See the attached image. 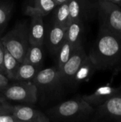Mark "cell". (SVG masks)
<instances>
[{"label": "cell", "instance_id": "cell-1", "mask_svg": "<svg viewBox=\"0 0 121 122\" xmlns=\"http://www.w3.org/2000/svg\"><path fill=\"white\" fill-rule=\"evenodd\" d=\"M98 70L113 69L121 63V38L99 27L96 40L88 54Z\"/></svg>", "mask_w": 121, "mask_h": 122}, {"label": "cell", "instance_id": "cell-2", "mask_svg": "<svg viewBox=\"0 0 121 122\" xmlns=\"http://www.w3.org/2000/svg\"><path fill=\"white\" fill-rule=\"evenodd\" d=\"M31 81L36 87L38 101L44 105L58 100L64 94V83L57 66L41 69Z\"/></svg>", "mask_w": 121, "mask_h": 122}, {"label": "cell", "instance_id": "cell-3", "mask_svg": "<svg viewBox=\"0 0 121 122\" xmlns=\"http://www.w3.org/2000/svg\"><path fill=\"white\" fill-rule=\"evenodd\" d=\"M95 108L82 97L72 99L51 107L46 112L50 122H86L91 121Z\"/></svg>", "mask_w": 121, "mask_h": 122}, {"label": "cell", "instance_id": "cell-4", "mask_svg": "<svg viewBox=\"0 0 121 122\" xmlns=\"http://www.w3.org/2000/svg\"><path fill=\"white\" fill-rule=\"evenodd\" d=\"M4 47L20 63L24 61L27 49L30 44L29 40V25L26 21L17 23L12 29L1 39Z\"/></svg>", "mask_w": 121, "mask_h": 122}, {"label": "cell", "instance_id": "cell-5", "mask_svg": "<svg viewBox=\"0 0 121 122\" xmlns=\"http://www.w3.org/2000/svg\"><path fill=\"white\" fill-rule=\"evenodd\" d=\"M100 26L121 38V6L111 1H98Z\"/></svg>", "mask_w": 121, "mask_h": 122}, {"label": "cell", "instance_id": "cell-6", "mask_svg": "<svg viewBox=\"0 0 121 122\" xmlns=\"http://www.w3.org/2000/svg\"><path fill=\"white\" fill-rule=\"evenodd\" d=\"M1 92L5 99L10 101L29 104H34L38 102L37 89L31 81H16V83L9 84Z\"/></svg>", "mask_w": 121, "mask_h": 122}, {"label": "cell", "instance_id": "cell-7", "mask_svg": "<svg viewBox=\"0 0 121 122\" xmlns=\"http://www.w3.org/2000/svg\"><path fill=\"white\" fill-rule=\"evenodd\" d=\"M91 121L121 122V93L96 108Z\"/></svg>", "mask_w": 121, "mask_h": 122}, {"label": "cell", "instance_id": "cell-8", "mask_svg": "<svg viewBox=\"0 0 121 122\" xmlns=\"http://www.w3.org/2000/svg\"><path fill=\"white\" fill-rule=\"evenodd\" d=\"M68 7L71 21L85 22L93 19L98 14L97 0H69Z\"/></svg>", "mask_w": 121, "mask_h": 122}, {"label": "cell", "instance_id": "cell-9", "mask_svg": "<svg viewBox=\"0 0 121 122\" xmlns=\"http://www.w3.org/2000/svg\"><path fill=\"white\" fill-rule=\"evenodd\" d=\"M87 56L88 54L86 53L83 44L75 47L68 60L58 69L64 84L72 86L76 71Z\"/></svg>", "mask_w": 121, "mask_h": 122}, {"label": "cell", "instance_id": "cell-10", "mask_svg": "<svg viewBox=\"0 0 121 122\" xmlns=\"http://www.w3.org/2000/svg\"><path fill=\"white\" fill-rule=\"evenodd\" d=\"M66 28L52 22L48 31L46 32L45 42L49 52L53 56H56L58 49L66 39Z\"/></svg>", "mask_w": 121, "mask_h": 122}, {"label": "cell", "instance_id": "cell-11", "mask_svg": "<svg viewBox=\"0 0 121 122\" xmlns=\"http://www.w3.org/2000/svg\"><path fill=\"white\" fill-rule=\"evenodd\" d=\"M121 93L120 87L103 86L98 88L93 93L88 95H83L82 98L93 108H97L111 98Z\"/></svg>", "mask_w": 121, "mask_h": 122}, {"label": "cell", "instance_id": "cell-12", "mask_svg": "<svg viewBox=\"0 0 121 122\" xmlns=\"http://www.w3.org/2000/svg\"><path fill=\"white\" fill-rule=\"evenodd\" d=\"M13 114L19 122H50L46 114L29 106H14Z\"/></svg>", "mask_w": 121, "mask_h": 122}, {"label": "cell", "instance_id": "cell-13", "mask_svg": "<svg viewBox=\"0 0 121 122\" xmlns=\"http://www.w3.org/2000/svg\"><path fill=\"white\" fill-rule=\"evenodd\" d=\"M29 25V40L31 44L44 45L46 36V27L42 16L33 15Z\"/></svg>", "mask_w": 121, "mask_h": 122}, {"label": "cell", "instance_id": "cell-14", "mask_svg": "<svg viewBox=\"0 0 121 122\" xmlns=\"http://www.w3.org/2000/svg\"><path fill=\"white\" fill-rule=\"evenodd\" d=\"M32 2L33 5H29L25 9V14L30 16L33 15L45 16L57 6L55 0H32Z\"/></svg>", "mask_w": 121, "mask_h": 122}, {"label": "cell", "instance_id": "cell-15", "mask_svg": "<svg viewBox=\"0 0 121 122\" xmlns=\"http://www.w3.org/2000/svg\"><path fill=\"white\" fill-rule=\"evenodd\" d=\"M96 71L97 69L95 64L88 54V56L86 58L84 61L82 63V64L76 71L73 78L72 86H78L83 82L88 81Z\"/></svg>", "mask_w": 121, "mask_h": 122}, {"label": "cell", "instance_id": "cell-16", "mask_svg": "<svg viewBox=\"0 0 121 122\" xmlns=\"http://www.w3.org/2000/svg\"><path fill=\"white\" fill-rule=\"evenodd\" d=\"M84 33V22L72 21L66 30V39L74 47L82 44V38Z\"/></svg>", "mask_w": 121, "mask_h": 122}, {"label": "cell", "instance_id": "cell-17", "mask_svg": "<svg viewBox=\"0 0 121 122\" xmlns=\"http://www.w3.org/2000/svg\"><path fill=\"white\" fill-rule=\"evenodd\" d=\"M42 69L41 66H36L25 61L20 64L13 81H32L37 73Z\"/></svg>", "mask_w": 121, "mask_h": 122}, {"label": "cell", "instance_id": "cell-18", "mask_svg": "<svg viewBox=\"0 0 121 122\" xmlns=\"http://www.w3.org/2000/svg\"><path fill=\"white\" fill-rule=\"evenodd\" d=\"M53 11L54 13L52 22L63 27L67 28L71 23L68 2L57 5Z\"/></svg>", "mask_w": 121, "mask_h": 122}, {"label": "cell", "instance_id": "cell-19", "mask_svg": "<svg viewBox=\"0 0 121 122\" xmlns=\"http://www.w3.org/2000/svg\"><path fill=\"white\" fill-rule=\"evenodd\" d=\"M24 61L36 66H43V61H44L43 46L30 44L26 52Z\"/></svg>", "mask_w": 121, "mask_h": 122}, {"label": "cell", "instance_id": "cell-20", "mask_svg": "<svg viewBox=\"0 0 121 122\" xmlns=\"http://www.w3.org/2000/svg\"><path fill=\"white\" fill-rule=\"evenodd\" d=\"M20 64L21 63L4 48L3 61L4 74L9 79V80H14V76Z\"/></svg>", "mask_w": 121, "mask_h": 122}, {"label": "cell", "instance_id": "cell-21", "mask_svg": "<svg viewBox=\"0 0 121 122\" xmlns=\"http://www.w3.org/2000/svg\"><path fill=\"white\" fill-rule=\"evenodd\" d=\"M74 49L75 47L66 39H65L56 56L57 59V68L58 69H61L63 65L68 60Z\"/></svg>", "mask_w": 121, "mask_h": 122}, {"label": "cell", "instance_id": "cell-22", "mask_svg": "<svg viewBox=\"0 0 121 122\" xmlns=\"http://www.w3.org/2000/svg\"><path fill=\"white\" fill-rule=\"evenodd\" d=\"M13 10V2L11 0H0V31L6 26L9 21Z\"/></svg>", "mask_w": 121, "mask_h": 122}, {"label": "cell", "instance_id": "cell-23", "mask_svg": "<svg viewBox=\"0 0 121 122\" xmlns=\"http://www.w3.org/2000/svg\"><path fill=\"white\" fill-rule=\"evenodd\" d=\"M14 106L7 103L6 102L0 104V114H13Z\"/></svg>", "mask_w": 121, "mask_h": 122}, {"label": "cell", "instance_id": "cell-24", "mask_svg": "<svg viewBox=\"0 0 121 122\" xmlns=\"http://www.w3.org/2000/svg\"><path fill=\"white\" fill-rule=\"evenodd\" d=\"M0 122H19L13 114H0Z\"/></svg>", "mask_w": 121, "mask_h": 122}, {"label": "cell", "instance_id": "cell-25", "mask_svg": "<svg viewBox=\"0 0 121 122\" xmlns=\"http://www.w3.org/2000/svg\"><path fill=\"white\" fill-rule=\"evenodd\" d=\"M9 84V79L1 72H0V91L4 89Z\"/></svg>", "mask_w": 121, "mask_h": 122}, {"label": "cell", "instance_id": "cell-26", "mask_svg": "<svg viewBox=\"0 0 121 122\" xmlns=\"http://www.w3.org/2000/svg\"><path fill=\"white\" fill-rule=\"evenodd\" d=\"M4 54V47L0 39V72H1L2 74H4V67H3Z\"/></svg>", "mask_w": 121, "mask_h": 122}, {"label": "cell", "instance_id": "cell-27", "mask_svg": "<svg viewBox=\"0 0 121 122\" xmlns=\"http://www.w3.org/2000/svg\"><path fill=\"white\" fill-rule=\"evenodd\" d=\"M56 1V3L57 5H59V4H61L63 3H66V2H68L69 0H55Z\"/></svg>", "mask_w": 121, "mask_h": 122}, {"label": "cell", "instance_id": "cell-28", "mask_svg": "<svg viewBox=\"0 0 121 122\" xmlns=\"http://www.w3.org/2000/svg\"><path fill=\"white\" fill-rule=\"evenodd\" d=\"M6 99H5V97L2 95V94H0V104H2V103H4V102H6Z\"/></svg>", "mask_w": 121, "mask_h": 122}, {"label": "cell", "instance_id": "cell-29", "mask_svg": "<svg viewBox=\"0 0 121 122\" xmlns=\"http://www.w3.org/2000/svg\"><path fill=\"white\" fill-rule=\"evenodd\" d=\"M111 1L121 6V0H111Z\"/></svg>", "mask_w": 121, "mask_h": 122}, {"label": "cell", "instance_id": "cell-30", "mask_svg": "<svg viewBox=\"0 0 121 122\" xmlns=\"http://www.w3.org/2000/svg\"><path fill=\"white\" fill-rule=\"evenodd\" d=\"M97 1H111V0H97Z\"/></svg>", "mask_w": 121, "mask_h": 122}, {"label": "cell", "instance_id": "cell-31", "mask_svg": "<svg viewBox=\"0 0 121 122\" xmlns=\"http://www.w3.org/2000/svg\"><path fill=\"white\" fill-rule=\"evenodd\" d=\"M120 88H121V86H120Z\"/></svg>", "mask_w": 121, "mask_h": 122}, {"label": "cell", "instance_id": "cell-32", "mask_svg": "<svg viewBox=\"0 0 121 122\" xmlns=\"http://www.w3.org/2000/svg\"><path fill=\"white\" fill-rule=\"evenodd\" d=\"M0 32H1V31H0Z\"/></svg>", "mask_w": 121, "mask_h": 122}]
</instances>
